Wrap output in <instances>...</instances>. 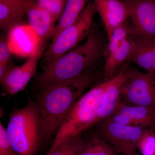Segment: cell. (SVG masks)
Wrapping results in <instances>:
<instances>
[{"mask_svg": "<svg viewBox=\"0 0 155 155\" xmlns=\"http://www.w3.org/2000/svg\"><path fill=\"white\" fill-rule=\"evenodd\" d=\"M12 53L9 45L8 35L1 36L0 39V64L8 65Z\"/></svg>", "mask_w": 155, "mask_h": 155, "instance_id": "23", "label": "cell"}, {"mask_svg": "<svg viewBox=\"0 0 155 155\" xmlns=\"http://www.w3.org/2000/svg\"><path fill=\"white\" fill-rule=\"evenodd\" d=\"M93 2H89L76 20L59 33L44 53L41 67L47 69L58 59L77 46L92 28L96 13Z\"/></svg>", "mask_w": 155, "mask_h": 155, "instance_id": "5", "label": "cell"}, {"mask_svg": "<svg viewBox=\"0 0 155 155\" xmlns=\"http://www.w3.org/2000/svg\"><path fill=\"white\" fill-rule=\"evenodd\" d=\"M12 53L30 57L36 48L39 39L30 25H18L8 33Z\"/></svg>", "mask_w": 155, "mask_h": 155, "instance_id": "16", "label": "cell"}, {"mask_svg": "<svg viewBox=\"0 0 155 155\" xmlns=\"http://www.w3.org/2000/svg\"><path fill=\"white\" fill-rule=\"evenodd\" d=\"M127 67H124L110 79L97 111L95 124L111 116L122 101L121 91Z\"/></svg>", "mask_w": 155, "mask_h": 155, "instance_id": "13", "label": "cell"}, {"mask_svg": "<svg viewBox=\"0 0 155 155\" xmlns=\"http://www.w3.org/2000/svg\"><path fill=\"white\" fill-rule=\"evenodd\" d=\"M48 42L39 39L37 46L28 60L21 66L10 68L0 80L8 93L15 94L25 88L29 81L35 75L39 60L44 52Z\"/></svg>", "mask_w": 155, "mask_h": 155, "instance_id": "9", "label": "cell"}, {"mask_svg": "<svg viewBox=\"0 0 155 155\" xmlns=\"http://www.w3.org/2000/svg\"><path fill=\"white\" fill-rule=\"evenodd\" d=\"M86 37L83 45L70 50L37 75V83L41 88L78 77L93 69L104 55L105 48L102 38L93 28Z\"/></svg>", "mask_w": 155, "mask_h": 155, "instance_id": "2", "label": "cell"}, {"mask_svg": "<svg viewBox=\"0 0 155 155\" xmlns=\"http://www.w3.org/2000/svg\"></svg>", "mask_w": 155, "mask_h": 155, "instance_id": "26", "label": "cell"}, {"mask_svg": "<svg viewBox=\"0 0 155 155\" xmlns=\"http://www.w3.org/2000/svg\"><path fill=\"white\" fill-rule=\"evenodd\" d=\"M89 0H67L65 8L59 23L56 26L52 41L58 36L59 33L71 25L85 8Z\"/></svg>", "mask_w": 155, "mask_h": 155, "instance_id": "18", "label": "cell"}, {"mask_svg": "<svg viewBox=\"0 0 155 155\" xmlns=\"http://www.w3.org/2000/svg\"><path fill=\"white\" fill-rule=\"evenodd\" d=\"M114 122L126 125L138 126L147 129H155V108L146 106L129 105L122 102L116 110Z\"/></svg>", "mask_w": 155, "mask_h": 155, "instance_id": "11", "label": "cell"}, {"mask_svg": "<svg viewBox=\"0 0 155 155\" xmlns=\"http://www.w3.org/2000/svg\"><path fill=\"white\" fill-rule=\"evenodd\" d=\"M67 2V0H36L39 5L46 10L55 22L61 18Z\"/></svg>", "mask_w": 155, "mask_h": 155, "instance_id": "21", "label": "cell"}, {"mask_svg": "<svg viewBox=\"0 0 155 155\" xmlns=\"http://www.w3.org/2000/svg\"><path fill=\"white\" fill-rule=\"evenodd\" d=\"M135 35L155 38V0H123Z\"/></svg>", "mask_w": 155, "mask_h": 155, "instance_id": "10", "label": "cell"}, {"mask_svg": "<svg viewBox=\"0 0 155 155\" xmlns=\"http://www.w3.org/2000/svg\"><path fill=\"white\" fill-rule=\"evenodd\" d=\"M9 2L18 5L25 6V5L29 0H6Z\"/></svg>", "mask_w": 155, "mask_h": 155, "instance_id": "24", "label": "cell"}, {"mask_svg": "<svg viewBox=\"0 0 155 155\" xmlns=\"http://www.w3.org/2000/svg\"><path fill=\"white\" fill-rule=\"evenodd\" d=\"M110 79L94 87L78 99L63 121L56 133L52 145L46 155L94 125L97 111Z\"/></svg>", "mask_w": 155, "mask_h": 155, "instance_id": "3", "label": "cell"}, {"mask_svg": "<svg viewBox=\"0 0 155 155\" xmlns=\"http://www.w3.org/2000/svg\"><path fill=\"white\" fill-rule=\"evenodd\" d=\"M102 121L100 126L101 138L111 145L116 152L123 155L136 152L139 142L147 129L138 126L121 125L107 119Z\"/></svg>", "mask_w": 155, "mask_h": 155, "instance_id": "8", "label": "cell"}, {"mask_svg": "<svg viewBox=\"0 0 155 155\" xmlns=\"http://www.w3.org/2000/svg\"><path fill=\"white\" fill-rule=\"evenodd\" d=\"M92 69L78 77L51 84L41 88L37 99L42 140L56 134L78 99L95 80Z\"/></svg>", "mask_w": 155, "mask_h": 155, "instance_id": "1", "label": "cell"}, {"mask_svg": "<svg viewBox=\"0 0 155 155\" xmlns=\"http://www.w3.org/2000/svg\"><path fill=\"white\" fill-rule=\"evenodd\" d=\"M93 3L96 12L104 22L108 37L129 18L128 9L123 0H94Z\"/></svg>", "mask_w": 155, "mask_h": 155, "instance_id": "12", "label": "cell"}, {"mask_svg": "<svg viewBox=\"0 0 155 155\" xmlns=\"http://www.w3.org/2000/svg\"><path fill=\"white\" fill-rule=\"evenodd\" d=\"M134 35L131 25L127 22L116 28L108 37L109 42L105 49L104 77L107 80L118 73L119 67L129 61L132 48Z\"/></svg>", "mask_w": 155, "mask_h": 155, "instance_id": "7", "label": "cell"}, {"mask_svg": "<svg viewBox=\"0 0 155 155\" xmlns=\"http://www.w3.org/2000/svg\"><path fill=\"white\" fill-rule=\"evenodd\" d=\"M6 130L17 155H36L42 140L37 103L29 99L27 105L13 111L9 116Z\"/></svg>", "mask_w": 155, "mask_h": 155, "instance_id": "4", "label": "cell"}, {"mask_svg": "<svg viewBox=\"0 0 155 155\" xmlns=\"http://www.w3.org/2000/svg\"><path fill=\"white\" fill-rule=\"evenodd\" d=\"M87 142L80 135L75 137L61 143L51 153L45 155H80Z\"/></svg>", "mask_w": 155, "mask_h": 155, "instance_id": "19", "label": "cell"}, {"mask_svg": "<svg viewBox=\"0 0 155 155\" xmlns=\"http://www.w3.org/2000/svg\"><path fill=\"white\" fill-rule=\"evenodd\" d=\"M147 129L139 142L138 149L141 155H155V133Z\"/></svg>", "mask_w": 155, "mask_h": 155, "instance_id": "22", "label": "cell"}, {"mask_svg": "<svg viewBox=\"0 0 155 155\" xmlns=\"http://www.w3.org/2000/svg\"><path fill=\"white\" fill-rule=\"evenodd\" d=\"M129 61L155 74V38L134 35Z\"/></svg>", "mask_w": 155, "mask_h": 155, "instance_id": "15", "label": "cell"}, {"mask_svg": "<svg viewBox=\"0 0 155 155\" xmlns=\"http://www.w3.org/2000/svg\"><path fill=\"white\" fill-rule=\"evenodd\" d=\"M121 95L125 104L155 108V74L127 67Z\"/></svg>", "mask_w": 155, "mask_h": 155, "instance_id": "6", "label": "cell"}, {"mask_svg": "<svg viewBox=\"0 0 155 155\" xmlns=\"http://www.w3.org/2000/svg\"><path fill=\"white\" fill-rule=\"evenodd\" d=\"M127 155H140L139 154H138V153H137V152L133 153L132 154H130Z\"/></svg>", "mask_w": 155, "mask_h": 155, "instance_id": "25", "label": "cell"}, {"mask_svg": "<svg viewBox=\"0 0 155 155\" xmlns=\"http://www.w3.org/2000/svg\"><path fill=\"white\" fill-rule=\"evenodd\" d=\"M29 25L41 40L52 39L56 26L51 14L39 5L36 0H30L26 7Z\"/></svg>", "mask_w": 155, "mask_h": 155, "instance_id": "14", "label": "cell"}, {"mask_svg": "<svg viewBox=\"0 0 155 155\" xmlns=\"http://www.w3.org/2000/svg\"><path fill=\"white\" fill-rule=\"evenodd\" d=\"M25 14V6L12 4L6 0H0V27L8 33L19 25Z\"/></svg>", "mask_w": 155, "mask_h": 155, "instance_id": "17", "label": "cell"}, {"mask_svg": "<svg viewBox=\"0 0 155 155\" xmlns=\"http://www.w3.org/2000/svg\"><path fill=\"white\" fill-rule=\"evenodd\" d=\"M111 145L102 138L94 137L88 142L80 155H116Z\"/></svg>", "mask_w": 155, "mask_h": 155, "instance_id": "20", "label": "cell"}]
</instances>
